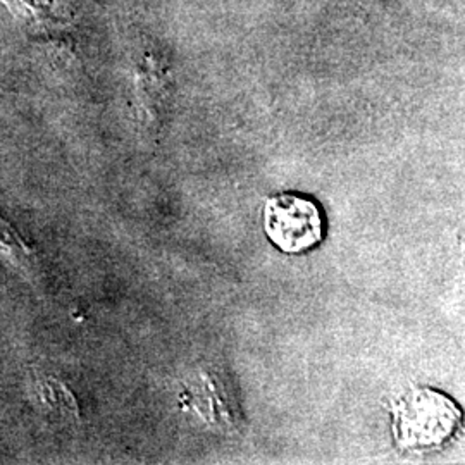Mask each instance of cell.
Wrapping results in <instances>:
<instances>
[{
	"mask_svg": "<svg viewBox=\"0 0 465 465\" xmlns=\"http://www.w3.org/2000/svg\"><path fill=\"white\" fill-rule=\"evenodd\" d=\"M459 422V407L449 397L432 390L409 393L395 411V432L405 449L438 447L455 432Z\"/></svg>",
	"mask_w": 465,
	"mask_h": 465,
	"instance_id": "6da1fadb",
	"label": "cell"
},
{
	"mask_svg": "<svg viewBox=\"0 0 465 465\" xmlns=\"http://www.w3.org/2000/svg\"><path fill=\"white\" fill-rule=\"evenodd\" d=\"M264 230L269 240L286 253L316 247L324 234V221L316 202L282 193L267 200Z\"/></svg>",
	"mask_w": 465,
	"mask_h": 465,
	"instance_id": "7a4b0ae2",
	"label": "cell"
},
{
	"mask_svg": "<svg viewBox=\"0 0 465 465\" xmlns=\"http://www.w3.org/2000/svg\"><path fill=\"white\" fill-rule=\"evenodd\" d=\"M0 252L11 255L19 262H26L30 257V250L26 249V245L21 242L17 232L2 219H0Z\"/></svg>",
	"mask_w": 465,
	"mask_h": 465,
	"instance_id": "3957f363",
	"label": "cell"
}]
</instances>
